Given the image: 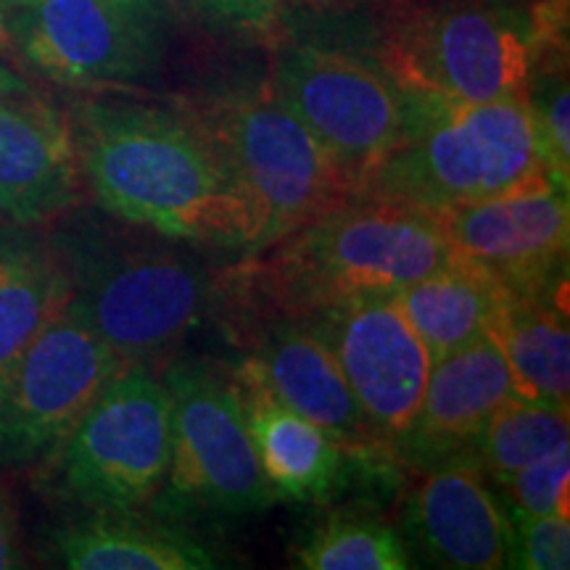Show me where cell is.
<instances>
[{"label": "cell", "instance_id": "cell-10", "mask_svg": "<svg viewBox=\"0 0 570 570\" xmlns=\"http://www.w3.org/2000/svg\"><path fill=\"white\" fill-rule=\"evenodd\" d=\"M161 381L173 404L175 499L217 515L265 512L277 494L262 473L233 367L212 360H169Z\"/></svg>", "mask_w": 570, "mask_h": 570}, {"label": "cell", "instance_id": "cell-5", "mask_svg": "<svg viewBox=\"0 0 570 570\" xmlns=\"http://www.w3.org/2000/svg\"><path fill=\"white\" fill-rule=\"evenodd\" d=\"M169 462V391L148 365H125L35 473L80 512H138L167 483Z\"/></svg>", "mask_w": 570, "mask_h": 570}, {"label": "cell", "instance_id": "cell-4", "mask_svg": "<svg viewBox=\"0 0 570 570\" xmlns=\"http://www.w3.org/2000/svg\"><path fill=\"white\" fill-rule=\"evenodd\" d=\"M417 101L415 127L377 164L356 198L436 214L552 175L525 92L481 104Z\"/></svg>", "mask_w": 570, "mask_h": 570}, {"label": "cell", "instance_id": "cell-11", "mask_svg": "<svg viewBox=\"0 0 570 570\" xmlns=\"http://www.w3.org/2000/svg\"><path fill=\"white\" fill-rule=\"evenodd\" d=\"M122 367L67 298L0 377V473L42 465Z\"/></svg>", "mask_w": 570, "mask_h": 570}, {"label": "cell", "instance_id": "cell-23", "mask_svg": "<svg viewBox=\"0 0 570 570\" xmlns=\"http://www.w3.org/2000/svg\"><path fill=\"white\" fill-rule=\"evenodd\" d=\"M568 431V404L512 396L489 417L468 454L491 483L504 487L520 468L570 441Z\"/></svg>", "mask_w": 570, "mask_h": 570}, {"label": "cell", "instance_id": "cell-13", "mask_svg": "<svg viewBox=\"0 0 570 570\" xmlns=\"http://www.w3.org/2000/svg\"><path fill=\"white\" fill-rule=\"evenodd\" d=\"M436 219L449 262L489 277L504 294H552L566 283L570 206L552 175L436 212Z\"/></svg>", "mask_w": 570, "mask_h": 570}, {"label": "cell", "instance_id": "cell-26", "mask_svg": "<svg viewBox=\"0 0 570 570\" xmlns=\"http://www.w3.org/2000/svg\"><path fill=\"white\" fill-rule=\"evenodd\" d=\"M502 491L504 508L510 510L570 518V441L520 468Z\"/></svg>", "mask_w": 570, "mask_h": 570}, {"label": "cell", "instance_id": "cell-1", "mask_svg": "<svg viewBox=\"0 0 570 570\" xmlns=\"http://www.w3.org/2000/svg\"><path fill=\"white\" fill-rule=\"evenodd\" d=\"M67 122L82 190L111 219L188 244L259 248V212L188 109L80 101Z\"/></svg>", "mask_w": 570, "mask_h": 570}, {"label": "cell", "instance_id": "cell-9", "mask_svg": "<svg viewBox=\"0 0 570 570\" xmlns=\"http://www.w3.org/2000/svg\"><path fill=\"white\" fill-rule=\"evenodd\" d=\"M0 38L32 71L69 90H125L159 71L164 27L154 0H11Z\"/></svg>", "mask_w": 570, "mask_h": 570}, {"label": "cell", "instance_id": "cell-29", "mask_svg": "<svg viewBox=\"0 0 570 570\" xmlns=\"http://www.w3.org/2000/svg\"><path fill=\"white\" fill-rule=\"evenodd\" d=\"M24 550H21V539L17 529V515H13L9 497L0 489V570L24 568Z\"/></svg>", "mask_w": 570, "mask_h": 570}, {"label": "cell", "instance_id": "cell-27", "mask_svg": "<svg viewBox=\"0 0 570 570\" xmlns=\"http://www.w3.org/2000/svg\"><path fill=\"white\" fill-rule=\"evenodd\" d=\"M508 510L510 550L508 568L568 570L570 568V518L525 515Z\"/></svg>", "mask_w": 570, "mask_h": 570}, {"label": "cell", "instance_id": "cell-25", "mask_svg": "<svg viewBox=\"0 0 570 570\" xmlns=\"http://www.w3.org/2000/svg\"><path fill=\"white\" fill-rule=\"evenodd\" d=\"M525 98L533 111L547 167L554 180L570 185V88L568 61H544L531 69Z\"/></svg>", "mask_w": 570, "mask_h": 570}, {"label": "cell", "instance_id": "cell-19", "mask_svg": "<svg viewBox=\"0 0 570 570\" xmlns=\"http://www.w3.org/2000/svg\"><path fill=\"white\" fill-rule=\"evenodd\" d=\"M48 550L71 570H212L217 554L175 525L135 512H82L48 533Z\"/></svg>", "mask_w": 570, "mask_h": 570}, {"label": "cell", "instance_id": "cell-22", "mask_svg": "<svg viewBox=\"0 0 570 570\" xmlns=\"http://www.w3.org/2000/svg\"><path fill=\"white\" fill-rule=\"evenodd\" d=\"M502 296L504 291L489 277L452 262L394 294L433 362L487 333Z\"/></svg>", "mask_w": 570, "mask_h": 570}, {"label": "cell", "instance_id": "cell-28", "mask_svg": "<svg viewBox=\"0 0 570 570\" xmlns=\"http://www.w3.org/2000/svg\"><path fill=\"white\" fill-rule=\"evenodd\" d=\"M194 3L217 27L246 38L267 40L281 30L285 0H194Z\"/></svg>", "mask_w": 570, "mask_h": 570}, {"label": "cell", "instance_id": "cell-6", "mask_svg": "<svg viewBox=\"0 0 570 570\" xmlns=\"http://www.w3.org/2000/svg\"><path fill=\"white\" fill-rule=\"evenodd\" d=\"M375 61L399 88L428 101L520 96L533 67L531 13L502 0L425 6L383 32Z\"/></svg>", "mask_w": 570, "mask_h": 570}, {"label": "cell", "instance_id": "cell-8", "mask_svg": "<svg viewBox=\"0 0 570 570\" xmlns=\"http://www.w3.org/2000/svg\"><path fill=\"white\" fill-rule=\"evenodd\" d=\"M265 82L338 164L354 198L417 122L415 96L399 88L375 59L341 48L281 42Z\"/></svg>", "mask_w": 570, "mask_h": 570}, {"label": "cell", "instance_id": "cell-21", "mask_svg": "<svg viewBox=\"0 0 570 570\" xmlns=\"http://www.w3.org/2000/svg\"><path fill=\"white\" fill-rule=\"evenodd\" d=\"M487 333L508 362L515 394L568 404L570 331L568 306L550 294H504Z\"/></svg>", "mask_w": 570, "mask_h": 570}, {"label": "cell", "instance_id": "cell-20", "mask_svg": "<svg viewBox=\"0 0 570 570\" xmlns=\"http://www.w3.org/2000/svg\"><path fill=\"white\" fill-rule=\"evenodd\" d=\"M67 298V277L42 225L0 219V377Z\"/></svg>", "mask_w": 570, "mask_h": 570}, {"label": "cell", "instance_id": "cell-14", "mask_svg": "<svg viewBox=\"0 0 570 570\" xmlns=\"http://www.w3.org/2000/svg\"><path fill=\"white\" fill-rule=\"evenodd\" d=\"M214 309L225 312V331L244 354L240 365L252 370L285 407L331 433L346 458L391 462L356 407L338 360L302 320L219 294Z\"/></svg>", "mask_w": 570, "mask_h": 570}, {"label": "cell", "instance_id": "cell-3", "mask_svg": "<svg viewBox=\"0 0 570 570\" xmlns=\"http://www.w3.org/2000/svg\"><path fill=\"white\" fill-rule=\"evenodd\" d=\"M69 302L122 365L167 360L217 302V275L196 254L151 244L71 206L46 230Z\"/></svg>", "mask_w": 570, "mask_h": 570}, {"label": "cell", "instance_id": "cell-7", "mask_svg": "<svg viewBox=\"0 0 570 570\" xmlns=\"http://www.w3.org/2000/svg\"><path fill=\"white\" fill-rule=\"evenodd\" d=\"M188 111L223 148L259 212V248L354 198L352 183L338 164L277 101L267 82L223 90L206 104L188 106Z\"/></svg>", "mask_w": 570, "mask_h": 570}, {"label": "cell", "instance_id": "cell-2", "mask_svg": "<svg viewBox=\"0 0 570 570\" xmlns=\"http://www.w3.org/2000/svg\"><path fill=\"white\" fill-rule=\"evenodd\" d=\"M449 265L436 214L352 198L217 275V294L306 315L354 296L396 294Z\"/></svg>", "mask_w": 570, "mask_h": 570}, {"label": "cell", "instance_id": "cell-31", "mask_svg": "<svg viewBox=\"0 0 570 570\" xmlns=\"http://www.w3.org/2000/svg\"><path fill=\"white\" fill-rule=\"evenodd\" d=\"M304 3L317 6V9H346V6L365 3V0H304Z\"/></svg>", "mask_w": 570, "mask_h": 570}, {"label": "cell", "instance_id": "cell-12", "mask_svg": "<svg viewBox=\"0 0 570 570\" xmlns=\"http://www.w3.org/2000/svg\"><path fill=\"white\" fill-rule=\"evenodd\" d=\"M294 317L336 356L377 449L394 462L423 407L433 367L394 294L354 296Z\"/></svg>", "mask_w": 570, "mask_h": 570}, {"label": "cell", "instance_id": "cell-18", "mask_svg": "<svg viewBox=\"0 0 570 570\" xmlns=\"http://www.w3.org/2000/svg\"><path fill=\"white\" fill-rule=\"evenodd\" d=\"M248 433L262 473L277 497L294 502H327L344 475L346 452L331 433L298 415L244 365L233 367Z\"/></svg>", "mask_w": 570, "mask_h": 570}, {"label": "cell", "instance_id": "cell-24", "mask_svg": "<svg viewBox=\"0 0 570 570\" xmlns=\"http://www.w3.org/2000/svg\"><path fill=\"white\" fill-rule=\"evenodd\" d=\"M302 570H407L415 566L402 531L370 512L341 510L320 520L294 547Z\"/></svg>", "mask_w": 570, "mask_h": 570}, {"label": "cell", "instance_id": "cell-30", "mask_svg": "<svg viewBox=\"0 0 570 570\" xmlns=\"http://www.w3.org/2000/svg\"><path fill=\"white\" fill-rule=\"evenodd\" d=\"M32 85L13 71L9 63L0 61V98H13V96H32Z\"/></svg>", "mask_w": 570, "mask_h": 570}, {"label": "cell", "instance_id": "cell-15", "mask_svg": "<svg viewBox=\"0 0 570 570\" xmlns=\"http://www.w3.org/2000/svg\"><path fill=\"white\" fill-rule=\"evenodd\" d=\"M420 473L402 512L412 560L452 570L508 568L510 518L479 462L454 454Z\"/></svg>", "mask_w": 570, "mask_h": 570}, {"label": "cell", "instance_id": "cell-16", "mask_svg": "<svg viewBox=\"0 0 570 570\" xmlns=\"http://www.w3.org/2000/svg\"><path fill=\"white\" fill-rule=\"evenodd\" d=\"M80 198L67 117L35 92L0 98V219L48 225Z\"/></svg>", "mask_w": 570, "mask_h": 570}, {"label": "cell", "instance_id": "cell-32", "mask_svg": "<svg viewBox=\"0 0 570 570\" xmlns=\"http://www.w3.org/2000/svg\"><path fill=\"white\" fill-rule=\"evenodd\" d=\"M6 3H11V0H0V6H6Z\"/></svg>", "mask_w": 570, "mask_h": 570}, {"label": "cell", "instance_id": "cell-17", "mask_svg": "<svg viewBox=\"0 0 570 570\" xmlns=\"http://www.w3.org/2000/svg\"><path fill=\"white\" fill-rule=\"evenodd\" d=\"M515 394L502 352L489 333L433 362L423 407L399 462L423 470L454 454H468L489 417Z\"/></svg>", "mask_w": 570, "mask_h": 570}]
</instances>
